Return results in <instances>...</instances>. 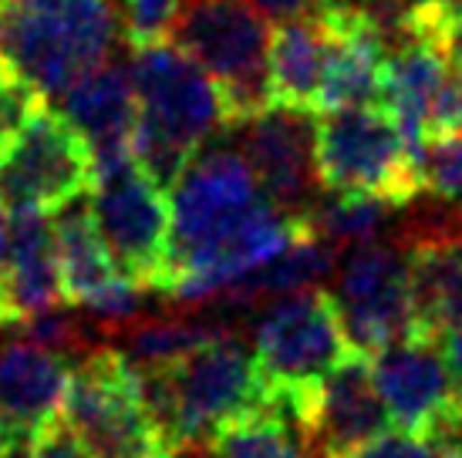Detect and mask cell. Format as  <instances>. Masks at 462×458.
<instances>
[{
  "label": "cell",
  "mask_w": 462,
  "mask_h": 458,
  "mask_svg": "<svg viewBox=\"0 0 462 458\" xmlns=\"http://www.w3.org/2000/svg\"><path fill=\"white\" fill-rule=\"evenodd\" d=\"M169 192L172 229L162 293L180 307L219 300L304 233L270 203L236 145H203Z\"/></svg>",
  "instance_id": "1"
},
{
  "label": "cell",
  "mask_w": 462,
  "mask_h": 458,
  "mask_svg": "<svg viewBox=\"0 0 462 458\" xmlns=\"http://www.w3.org/2000/svg\"><path fill=\"white\" fill-rule=\"evenodd\" d=\"M129 75L135 88V166L169 192L193 155L233 125V114L217 81L172 41L132 48Z\"/></svg>",
  "instance_id": "2"
},
{
  "label": "cell",
  "mask_w": 462,
  "mask_h": 458,
  "mask_svg": "<svg viewBox=\"0 0 462 458\" xmlns=\"http://www.w3.org/2000/svg\"><path fill=\"white\" fill-rule=\"evenodd\" d=\"M139 384L166 452L203 445L223 425L263 405L254 344L233 327L169 368L139 371Z\"/></svg>",
  "instance_id": "3"
},
{
  "label": "cell",
  "mask_w": 462,
  "mask_h": 458,
  "mask_svg": "<svg viewBox=\"0 0 462 458\" xmlns=\"http://www.w3.org/2000/svg\"><path fill=\"white\" fill-rule=\"evenodd\" d=\"M118 0H0V54L48 98L112 61Z\"/></svg>",
  "instance_id": "4"
},
{
  "label": "cell",
  "mask_w": 462,
  "mask_h": 458,
  "mask_svg": "<svg viewBox=\"0 0 462 458\" xmlns=\"http://www.w3.org/2000/svg\"><path fill=\"white\" fill-rule=\"evenodd\" d=\"M254 354L263 398L291 395L297 401H308L310 391L355 351L337 320L331 293L308 287L257 307Z\"/></svg>",
  "instance_id": "5"
},
{
  "label": "cell",
  "mask_w": 462,
  "mask_h": 458,
  "mask_svg": "<svg viewBox=\"0 0 462 458\" xmlns=\"http://www.w3.org/2000/svg\"><path fill=\"white\" fill-rule=\"evenodd\" d=\"M273 27L244 0H182L169 38L213 78L233 122L270 105L267 54Z\"/></svg>",
  "instance_id": "6"
},
{
  "label": "cell",
  "mask_w": 462,
  "mask_h": 458,
  "mask_svg": "<svg viewBox=\"0 0 462 458\" xmlns=\"http://www.w3.org/2000/svg\"><path fill=\"white\" fill-rule=\"evenodd\" d=\"M61 421L91 458H155L166 452L142 398L139 371L118 347H91L71 364Z\"/></svg>",
  "instance_id": "7"
},
{
  "label": "cell",
  "mask_w": 462,
  "mask_h": 458,
  "mask_svg": "<svg viewBox=\"0 0 462 458\" xmlns=\"http://www.w3.org/2000/svg\"><path fill=\"white\" fill-rule=\"evenodd\" d=\"M314 139L324 192L382 196L395 206L422 196L415 152L382 105L321 112Z\"/></svg>",
  "instance_id": "8"
},
{
  "label": "cell",
  "mask_w": 462,
  "mask_h": 458,
  "mask_svg": "<svg viewBox=\"0 0 462 458\" xmlns=\"http://www.w3.org/2000/svg\"><path fill=\"white\" fill-rule=\"evenodd\" d=\"M334 310L355 354L374 357L398 341L419 337L402 243L368 240L351 246L334 267Z\"/></svg>",
  "instance_id": "9"
},
{
  "label": "cell",
  "mask_w": 462,
  "mask_h": 458,
  "mask_svg": "<svg viewBox=\"0 0 462 458\" xmlns=\"http://www.w3.org/2000/svg\"><path fill=\"white\" fill-rule=\"evenodd\" d=\"M91 219L118 277L152 293L169 277V192H162L135 162L98 176L91 186Z\"/></svg>",
  "instance_id": "10"
},
{
  "label": "cell",
  "mask_w": 462,
  "mask_h": 458,
  "mask_svg": "<svg viewBox=\"0 0 462 458\" xmlns=\"http://www.w3.org/2000/svg\"><path fill=\"white\" fill-rule=\"evenodd\" d=\"M95 162L85 139L58 108L41 105L0 155V199L11 209L54 213L91 192Z\"/></svg>",
  "instance_id": "11"
},
{
  "label": "cell",
  "mask_w": 462,
  "mask_h": 458,
  "mask_svg": "<svg viewBox=\"0 0 462 458\" xmlns=\"http://www.w3.org/2000/svg\"><path fill=\"white\" fill-rule=\"evenodd\" d=\"M230 128L236 132V149L244 152L270 203L304 226L314 203L324 196L314 139L318 114L308 108L267 105Z\"/></svg>",
  "instance_id": "12"
},
{
  "label": "cell",
  "mask_w": 462,
  "mask_h": 458,
  "mask_svg": "<svg viewBox=\"0 0 462 458\" xmlns=\"http://www.w3.org/2000/svg\"><path fill=\"white\" fill-rule=\"evenodd\" d=\"M368 361L392 428L436 442L462 421V408L436 337L398 341Z\"/></svg>",
  "instance_id": "13"
},
{
  "label": "cell",
  "mask_w": 462,
  "mask_h": 458,
  "mask_svg": "<svg viewBox=\"0 0 462 458\" xmlns=\"http://www.w3.org/2000/svg\"><path fill=\"white\" fill-rule=\"evenodd\" d=\"M382 108L395 118L402 139L415 155L432 132L462 125L449 48L425 34L392 48L382 71Z\"/></svg>",
  "instance_id": "14"
},
{
  "label": "cell",
  "mask_w": 462,
  "mask_h": 458,
  "mask_svg": "<svg viewBox=\"0 0 462 458\" xmlns=\"http://www.w3.org/2000/svg\"><path fill=\"white\" fill-rule=\"evenodd\" d=\"M14 327V324H11ZM71 364L14 327L0 337V455H24L61 418Z\"/></svg>",
  "instance_id": "15"
},
{
  "label": "cell",
  "mask_w": 462,
  "mask_h": 458,
  "mask_svg": "<svg viewBox=\"0 0 462 458\" xmlns=\"http://www.w3.org/2000/svg\"><path fill=\"white\" fill-rule=\"evenodd\" d=\"M304 432L318 458H345L392 432V418L374 388L368 357L351 354L310 391Z\"/></svg>",
  "instance_id": "16"
},
{
  "label": "cell",
  "mask_w": 462,
  "mask_h": 458,
  "mask_svg": "<svg viewBox=\"0 0 462 458\" xmlns=\"http://www.w3.org/2000/svg\"><path fill=\"white\" fill-rule=\"evenodd\" d=\"M68 122L85 139L95 179L135 162V88L129 61H105L58 98Z\"/></svg>",
  "instance_id": "17"
},
{
  "label": "cell",
  "mask_w": 462,
  "mask_h": 458,
  "mask_svg": "<svg viewBox=\"0 0 462 458\" xmlns=\"http://www.w3.org/2000/svg\"><path fill=\"white\" fill-rule=\"evenodd\" d=\"M11 250L0 287V324H17L65 300L54 223L41 209H11Z\"/></svg>",
  "instance_id": "18"
},
{
  "label": "cell",
  "mask_w": 462,
  "mask_h": 458,
  "mask_svg": "<svg viewBox=\"0 0 462 458\" xmlns=\"http://www.w3.org/2000/svg\"><path fill=\"white\" fill-rule=\"evenodd\" d=\"M331 51L334 27L324 21L321 14L283 21V24L273 27L267 54L270 105L314 112Z\"/></svg>",
  "instance_id": "19"
},
{
  "label": "cell",
  "mask_w": 462,
  "mask_h": 458,
  "mask_svg": "<svg viewBox=\"0 0 462 458\" xmlns=\"http://www.w3.org/2000/svg\"><path fill=\"white\" fill-rule=\"evenodd\" d=\"M419 337H439L462 324V243H402Z\"/></svg>",
  "instance_id": "20"
},
{
  "label": "cell",
  "mask_w": 462,
  "mask_h": 458,
  "mask_svg": "<svg viewBox=\"0 0 462 458\" xmlns=\"http://www.w3.org/2000/svg\"><path fill=\"white\" fill-rule=\"evenodd\" d=\"M85 196L54 209L51 219L54 243H58V267H61V293L71 307L85 304L108 283L118 280V270L95 229L91 206Z\"/></svg>",
  "instance_id": "21"
},
{
  "label": "cell",
  "mask_w": 462,
  "mask_h": 458,
  "mask_svg": "<svg viewBox=\"0 0 462 458\" xmlns=\"http://www.w3.org/2000/svg\"><path fill=\"white\" fill-rule=\"evenodd\" d=\"M203 448L213 458H318L304 425L291 411L267 401L244 418L223 425L209 442H203Z\"/></svg>",
  "instance_id": "22"
},
{
  "label": "cell",
  "mask_w": 462,
  "mask_h": 458,
  "mask_svg": "<svg viewBox=\"0 0 462 458\" xmlns=\"http://www.w3.org/2000/svg\"><path fill=\"white\" fill-rule=\"evenodd\" d=\"M402 209L405 206H395L392 199H382V196L324 192L304 219V229L341 253L345 246H358V243L388 236V229L398 223Z\"/></svg>",
  "instance_id": "23"
},
{
  "label": "cell",
  "mask_w": 462,
  "mask_h": 458,
  "mask_svg": "<svg viewBox=\"0 0 462 458\" xmlns=\"http://www.w3.org/2000/svg\"><path fill=\"white\" fill-rule=\"evenodd\" d=\"M226 327L230 324L217 320V310L209 317H142L122 331L118 354L139 371L169 368Z\"/></svg>",
  "instance_id": "24"
},
{
  "label": "cell",
  "mask_w": 462,
  "mask_h": 458,
  "mask_svg": "<svg viewBox=\"0 0 462 458\" xmlns=\"http://www.w3.org/2000/svg\"><path fill=\"white\" fill-rule=\"evenodd\" d=\"M422 196L462 206V125L432 132L415 155Z\"/></svg>",
  "instance_id": "25"
},
{
  "label": "cell",
  "mask_w": 462,
  "mask_h": 458,
  "mask_svg": "<svg viewBox=\"0 0 462 458\" xmlns=\"http://www.w3.org/2000/svg\"><path fill=\"white\" fill-rule=\"evenodd\" d=\"M41 105H48L44 95L0 54V155L11 149V142L21 135V128L34 118Z\"/></svg>",
  "instance_id": "26"
},
{
  "label": "cell",
  "mask_w": 462,
  "mask_h": 458,
  "mask_svg": "<svg viewBox=\"0 0 462 458\" xmlns=\"http://www.w3.org/2000/svg\"><path fill=\"white\" fill-rule=\"evenodd\" d=\"M180 4L182 0H118L122 31H125L132 48L166 41L176 14H180Z\"/></svg>",
  "instance_id": "27"
},
{
  "label": "cell",
  "mask_w": 462,
  "mask_h": 458,
  "mask_svg": "<svg viewBox=\"0 0 462 458\" xmlns=\"http://www.w3.org/2000/svg\"><path fill=\"white\" fill-rule=\"evenodd\" d=\"M345 458H442L436 442H429V438H419V435H409V432H385L382 438H374L368 445H361L358 452H351Z\"/></svg>",
  "instance_id": "28"
},
{
  "label": "cell",
  "mask_w": 462,
  "mask_h": 458,
  "mask_svg": "<svg viewBox=\"0 0 462 458\" xmlns=\"http://www.w3.org/2000/svg\"><path fill=\"white\" fill-rule=\"evenodd\" d=\"M21 458H91V455H88V448L68 432L65 421L58 418L27 445V452Z\"/></svg>",
  "instance_id": "29"
},
{
  "label": "cell",
  "mask_w": 462,
  "mask_h": 458,
  "mask_svg": "<svg viewBox=\"0 0 462 458\" xmlns=\"http://www.w3.org/2000/svg\"><path fill=\"white\" fill-rule=\"evenodd\" d=\"M250 4L257 14H263L267 21H297V17H310V14H318L314 7V0H244Z\"/></svg>",
  "instance_id": "30"
},
{
  "label": "cell",
  "mask_w": 462,
  "mask_h": 458,
  "mask_svg": "<svg viewBox=\"0 0 462 458\" xmlns=\"http://www.w3.org/2000/svg\"><path fill=\"white\" fill-rule=\"evenodd\" d=\"M442 337V361H446V371H449V381H452V391H456V401L462 408V324L459 327H449L446 334H439Z\"/></svg>",
  "instance_id": "31"
},
{
  "label": "cell",
  "mask_w": 462,
  "mask_h": 458,
  "mask_svg": "<svg viewBox=\"0 0 462 458\" xmlns=\"http://www.w3.org/2000/svg\"><path fill=\"white\" fill-rule=\"evenodd\" d=\"M405 4H409L411 14H415L419 34L442 41V34H439V27H436V0H405ZM442 44H446V41H442Z\"/></svg>",
  "instance_id": "32"
},
{
  "label": "cell",
  "mask_w": 462,
  "mask_h": 458,
  "mask_svg": "<svg viewBox=\"0 0 462 458\" xmlns=\"http://www.w3.org/2000/svg\"><path fill=\"white\" fill-rule=\"evenodd\" d=\"M314 7H318L321 17H331V21L361 17V0H314Z\"/></svg>",
  "instance_id": "33"
},
{
  "label": "cell",
  "mask_w": 462,
  "mask_h": 458,
  "mask_svg": "<svg viewBox=\"0 0 462 458\" xmlns=\"http://www.w3.org/2000/svg\"><path fill=\"white\" fill-rule=\"evenodd\" d=\"M7 250H11V216L4 213V199H0V287L7 273Z\"/></svg>",
  "instance_id": "34"
},
{
  "label": "cell",
  "mask_w": 462,
  "mask_h": 458,
  "mask_svg": "<svg viewBox=\"0 0 462 458\" xmlns=\"http://www.w3.org/2000/svg\"><path fill=\"white\" fill-rule=\"evenodd\" d=\"M449 61L452 64L462 61V21L452 27V34H449Z\"/></svg>",
  "instance_id": "35"
},
{
  "label": "cell",
  "mask_w": 462,
  "mask_h": 458,
  "mask_svg": "<svg viewBox=\"0 0 462 458\" xmlns=\"http://www.w3.org/2000/svg\"><path fill=\"white\" fill-rule=\"evenodd\" d=\"M155 458H176V455H172V452H162V455H155Z\"/></svg>",
  "instance_id": "36"
}]
</instances>
